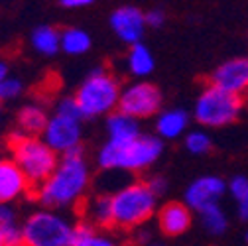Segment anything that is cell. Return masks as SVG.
I'll use <instances>...</instances> for the list:
<instances>
[{"label": "cell", "instance_id": "cell-1", "mask_svg": "<svg viewBox=\"0 0 248 246\" xmlns=\"http://www.w3.org/2000/svg\"><path fill=\"white\" fill-rule=\"evenodd\" d=\"M91 187V168L83 150L59 156L53 173L34 189L42 207L53 211H65L77 207Z\"/></svg>", "mask_w": 248, "mask_h": 246}, {"label": "cell", "instance_id": "cell-2", "mask_svg": "<svg viewBox=\"0 0 248 246\" xmlns=\"http://www.w3.org/2000/svg\"><path fill=\"white\" fill-rule=\"evenodd\" d=\"M164 154V140L154 134H140L124 144L105 142L97 154V166L103 171L136 173L154 166Z\"/></svg>", "mask_w": 248, "mask_h": 246}, {"label": "cell", "instance_id": "cell-3", "mask_svg": "<svg viewBox=\"0 0 248 246\" xmlns=\"http://www.w3.org/2000/svg\"><path fill=\"white\" fill-rule=\"evenodd\" d=\"M110 209L114 229L134 231L158 213V197L148 189L146 181H130L110 193Z\"/></svg>", "mask_w": 248, "mask_h": 246}, {"label": "cell", "instance_id": "cell-4", "mask_svg": "<svg viewBox=\"0 0 248 246\" xmlns=\"http://www.w3.org/2000/svg\"><path fill=\"white\" fill-rule=\"evenodd\" d=\"M122 93L120 81L105 67L93 69L75 91V101L83 118H101L118 110Z\"/></svg>", "mask_w": 248, "mask_h": 246}, {"label": "cell", "instance_id": "cell-5", "mask_svg": "<svg viewBox=\"0 0 248 246\" xmlns=\"http://www.w3.org/2000/svg\"><path fill=\"white\" fill-rule=\"evenodd\" d=\"M8 148L10 158L16 162L34 189L42 185L59 164V156L40 136H22L12 132Z\"/></svg>", "mask_w": 248, "mask_h": 246}, {"label": "cell", "instance_id": "cell-6", "mask_svg": "<svg viewBox=\"0 0 248 246\" xmlns=\"http://www.w3.org/2000/svg\"><path fill=\"white\" fill-rule=\"evenodd\" d=\"M75 225L61 211L36 209L22 223L24 246H73Z\"/></svg>", "mask_w": 248, "mask_h": 246}, {"label": "cell", "instance_id": "cell-7", "mask_svg": "<svg viewBox=\"0 0 248 246\" xmlns=\"http://www.w3.org/2000/svg\"><path fill=\"white\" fill-rule=\"evenodd\" d=\"M244 108L242 97L231 95L213 85L201 89L193 105V118L203 128H225L238 120Z\"/></svg>", "mask_w": 248, "mask_h": 246}, {"label": "cell", "instance_id": "cell-8", "mask_svg": "<svg viewBox=\"0 0 248 246\" xmlns=\"http://www.w3.org/2000/svg\"><path fill=\"white\" fill-rule=\"evenodd\" d=\"M164 107V95L160 87H156L150 81H134L122 87L118 110L128 114L136 120L158 116V112Z\"/></svg>", "mask_w": 248, "mask_h": 246}, {"label": "cell", "instance_id": "cell-9", "mask_svg": "<svg viewBox=\"0 0 248 246\" xmlns=\"http://www.w3.org/2000/svg\"><path fill=\"white\" fill-rule=\"evenodd\" d=\"M57 156H67V154L79 152L83 142V118L77 116H65L51 112L47 126L44 128V134L40 136Z\"/></svg>", "mask_w": 248, "mask_h": 246}, {"label": "cell", "instance_id": "cell-10", "mask_svg": "<svg viewBox=\"0 0 248 246\" xmlns=\"http://www.w3.org/2000/svg\"><path fill=\"white\" fill-rule=\"evenodd\" d=\"M227 193V181L221 175H201L193 179L183 193V203L193 213H199L211 205H219Z\"/></svg>", "mask_w": 248, "mask_h": 246}, {"label": "cell", "instance_id": "cell-11", "mask_svg": "<svg viewBox=\"0 0 248 246\" xmlns=\"http://www.w3.org/2000/svg\"><path fill=\"white\" fill-rule=\"evenodd\" d=\"M209 85L231 95L244 97L248 91V55L231 57L217 65L209 77Z\"/></svg>", "mask_w": 248, "mask_h": 246}, {"label": "cell", "instance_id": "cell-12", "mask_svg": "<svg viewBox=\"0 0 248 246\" xmlns=\"http://www.w3.org/2000/svg\"><path fill=\"white\" fill-rule=\"evenodd\" d=\"M108 24L120 42H124L126 46H134V44H140L144 38L146 12H142L136 6H120L112 10Z\"/></svg>", "mask_w": 248, "mask_h": 246}, {"label": "cell", "instance_id": "cell-13", "mask_svg": "<svg viewBox=\"0 0 248 246\" xmlns=\"http://www.w3.org/2000/svg\"><path fill=\"white\" fill-rule=\"evenodd\" d=\"M34 191L32 183L22 173L12 158H0V205H12L14 201Z\"/></svg>", "mask_w": 248, "mask_h": 246}, {"label": "cell", "instance_id": "cell-14", "mask_svg": "<svg viewBox=\"0 0 248 246\" xmlns=\"http://www.w3.org/2000/svg\"><path fill=\"white\" fill-rule=\"evenodd\" d=\"M193 225V211L183 201H170L158 209V229L170 236L177 238L185 234Z\"/></svg>", "mask_w": 248, "mask_h": 246}, {"label": "cell", "instance_id": "cell-15", "mask_svg": "<svg viewBox=\"0 0 248 246\" xmlns=\"http://www.w3.org/2000/svg\"><path fill=\"white\" fill-rule=\"evenodd\" d=\"M49 116L51 114L46 108V105H42L38 101H28L16 112L14 132H18L22 136H42L44 128L47 126Z\"/></svg>", "mask_w": 248, "mask_h": 246}, {"label": "cell", "instance_id": "cell-16", "mask_svg": "<svg viewBox=\"0 0 248 246\" xmlns=\"http://www.w3.org/2000/svg\"><path fill=\"white\" fill-rule=\"evenodd\" d=\"M189 112L183 108H162L156 116V136L160 140H177L187 134Z\"/></svg>", "mask_w": 248, "mask_h": 246}, {"label": "cell", "instance_id": "cell-17", "mask_svg": "<svg viewBox=\"0 0 248 246\" xmlns=\"http://www.w3.org/2000/svg\"><path fill=\"white\" fill-rule=\"evenodd\" d=\"M105 126H107V142L110 144H124V142L136 140L140 134H144L140 128V120L120 110H114L112 114L107 116Z\"/></svg>", "mask_w": 248, "mask_h": 246}, {"label": "cell", "instance_id": "cell-18", "mask_svg": "<svg viewBox=\"0 0 248 246\" xmlns=\"http://www.w3.org/2000/svg\"><path fill=\"white\" fill-rule=\"evenodd\" d=\"M30 46L44 57H53L61 51V30L49 24L36 26L30 34Z\"/></svg>", "mask_w": 248, "mask_h": 246}, {"label": "cell", "instance_id": "cell-19", "mask_svg": "<svg viewBox=\"0 0 248 246\" xmlns=\"http://www.w3.org/2000/svg\"><path fill=\"white\" fill-rule=\"evenodd\" d=\"M85 223L107 231L112 227V209H110V195L99 193L85 201Z\"/></svg>", "mask_w": 248, "mask_h": 246}, {"label": "cell", "instance_id": "cell-20", "mask_svg": "<svg viewBox=\"0 0 248 246\" xmlns=\"http://www.w3.org/2000/svg\"><path fill=\"white\" fill-rule=\"evenodd\" d=\"M126 69L136 79H144V77L152 75L154 69H156V59H154L150 47H146L142 42L130 46V49L126 53Z\"/></svg>", "mask_w": 248, "mask_h": 246}, {"label": "cell", "instance_id": "cell-21", "mask_svg": "<svg viewBox=\"0 0 248 246\" xmlns=\"http://www.w3.org/2000/svg\"><path fill=\"white\" fill-rule=\"evenodd\" d=\"M73 246H122L110 232L101 231L85 221L75 225Z\"/></svg>", "mask_w": 248, "mask_h": 246}, {"label": "cell", "instance_id": "cell-22", "mask_svg": "<svg viewBox=\"0 0 248 246\" xmlns=\"http://www.w3.org/2000/svg\"><path fill=\"white\" fill-rule=\"evenodd\" d=\"M93 46L89 32L83 28H65L61 30V51L67 55H85Z\"/></svg>", "mask_w": 248, "mask_h": 246}, {"label": "cell", "instance_id": "cell-23", "mask_svg": "<svg viewBox=\"0 0 248 246\" xmlns=\"http://www.w3.org/2000/svg\"><path fill=\"white\" fill-rule=\"evenodd\" d=\"M0 231L6 246H24L22 225L18 223V213L12 205H0Z\"/></svg>", "mask_w": 248, "mask_h": 246}, {"label": "cell", "instance_id": "cell-24", "mask_svg": "<svg viewBox=\"0 0 248 246\" xmlns=\"http://www.w3.org/2000/svg\"><path fill=\"white\" fill-rule=\"evenodd\" d=\"M201 219V227L211 236H223L229 229V215L221 205H211L197 213Z\"/></svg>", "mask_w": 248, "mask_h": 246}, {"label": "cell", "instance_id": "cell-25", "mask_svg": "<svg viewBox=\"0 0 248 246\" xmlns=\"http://www.w3.org/2000/svg\"><path fill=\"white\" fill-rule=\"evenodd\" d=\"M227 193L236 203V215L240 221H248V177L238 173L227 181Z\"/></svg>", "mask_w": 248, "mask_h": 246}, {"label": "cell", "instance_id": "cell-26", "mask_svg": "<svg viewBox=\"0 0 248 246\" xmlns=\"http://www.w3.org/2000/svg\"><path fill=\"white\" fill-rule=\"evenodd\" d=\"M183 146L189 154H193V156H205L213 148V138L209 136V132L205 128L189 130L183 138Z\"/></svg>", "mask_w": 248, "mask_h": 246}, {"label": "cell", "instance_id": "cell-27", "mask_svg": "<svg viewBox=\"0 0 248 246\" xmlns=\"http://www.w3.org/2000/svg\"><path fill=\"white\" fill-rule=\"evenodd\" d=\"M24 95V83L20 77L8 75L0 83V103H12Z\"/></svg>", "mask_w": 248, "mask_h": 246}, {"label": "cell", "instance_id": "cell-28", "mask_svg": "<svg viewBox=\"0 0 248 246\" xmlns=\"http://www.w3.org/2000/svg\"><path fill=\"white\" fill-rule=\"evenodd\" d=\"M53 112L55 114H65V116H77V118H83L81 110H79V105L75 101L73 95H67V97H61L55 101L53 105ZM85 120V118H83Z\"/></svg>", "mask_w": 248, "mask_h": 246}, {"label": "cell", "instance_id": "cell-29", "mask_svg": "<svg viewBox=\"0 0 248 246\" xmlns=\"http://www.w3.org/2000/svg\"><path fill=\"white\" fill-rule=\"evenodd\" d=\"M146 185H148V189L156 197H162L168 191V179L164 175H150L146 179Z\"/></svg>", "mask_w": 248, "mask_h": 246}, {"label": "cell", "instance_id": "cell-30", "mask_svg": "<svg viewBox=\"0 0 248 246\" xmlns=\"http://www.w3.org/2000/svg\"><path fill=\"white\" fill-rule=\"evenodd\" d=\"M166 12L160 8H154L146 12V28H154V30H160L166 24Z\"/></svg>", "mask_w": 248, "mask_h": 246}, {"label": "cell", "instance_id": "cell-31", "mask_svg": "<svg viewBox=\"0 0 248 246\" xmlns=\"http://www.w3.org/2000/svg\"><path fill=\"white\" fill-rule=\"evenodd\" d=\"M93 2H95V0H59V4L67 10H81V8L91 6Z\"/></svg>", "mask_w": 248, "mask_h": 246}, {"label": "cell", "instance_id": "cell-32", "mask_svg": "<svg viewBox=\"0 0 248 246\" xmlns=\"http://www.w3.org/2000/svg\"><path fill=\"white\" fill-rule=\"evenodd\" d=\"M132 232H134V242H138L140 246H146V244L154 242V240L150 238V231L146 229V225H144V227H140V229H134Z\"/></svg>", "mask_w": 248, "mask_h": 246}, {"label": "cell", "instance_id": "cell-33", "mask_svg": "<svg viewBox=\"0 0 248 246\" xmlns=\"http://www.w3.org/2000/svg\"><path fill=\"white\" fill-rule=\"evenodd\" d=\"M8 75H10V73H8V63H6V61L0 59V83H2Z\"/></svg>", "mask_w": 248, "mask_h": 246}, {"label": "cell", "instance_id": "cell-34", "mask_svg": "<svg viewBox=\"0 0 248 246\" xmlns=\"http://www.w3.org/2000/svg\"><path fill=\"white\" fill-rule=\"evenodd\" d=\"M0 246H6V242H4V234H2V231H0Z\"/></svg>", "mask_w": 248, "mask_h": 246}, {"label": "cell", "instance_id": "cell-35", "mask_svg": "<svg viewBox=\"0 0 248 246\" xmlns=\"http://www.w3.org/2000/svg\"><path fill=\"white\" fill-rule=\"evenodd\" d=\"M242 101H244V107H246V108H248V91H246V95H244V97H242Z\"/></svg>", "mask_w": 248, "mask_h": 246}, {"label": "cell", "instance_id": "cell-36", "mask_svg": "<svg viewBox=\"0 0 248 246\" xmlns=\"http://www.w3.org/2000/svg\"><path fill=\"white\" fill-rule=\"evenodd\" d=\"M146 246H166V244H160V242H150V244H146Z\"/></svg>", "mask_w": 248, "mask_h": 246}, {"label": "cell", "instance_id": "cell-37", "mask_svg": "<svg viewBox=\"0 0 248 246\" xmlns=\"http://www.w3.org/2000/svg\"><path fill=\"white\" fill-rule=\"evenodd\" d=\"M244 240H246V244H248V231L244 232Z\"/></svg>", "mask_w": 248, "mask_h": 246}]
</instances>
